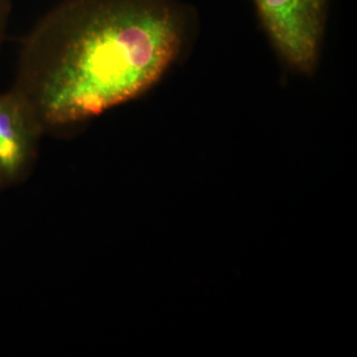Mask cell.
Masks as SVG:
<instances>
[{"label":"cell","instance_id":"1","mask_svg":"<svg viewBox=\"0 0 357 357\" xmlns=\"http://www.w3.org/2000/svg\"><path fill=\"white\" fill-rule=\"evenodd\" d=\"M189 23L178 0H64L26 37L11 91L43 132L81 126L158 83Z\"/></svg>","mask_w":357,"mask_h":357},{"label":"cell","instance_id":"2","mask_svg":"<svg viewBox=\"0 0 357 357\" xmlns=\"http://www.w3.org/2000/svg\"><path fill=\"white\" fill-rule=\"evenodd\" d=\"M265 31L289 66L312 74L318 63L330 0H253Z\"/></svg>","mask_w":357,"mask_h":357},{"label":"cell","instance_id":"3","mask_svg":"<svg viewBox=\"0 0 357 357\" xmlns=\"http://www.w3.org/2000/svg\"><path fill=\"white\" fill-rule=\"evenodd\" d=\"M43 133L20 96L13 91L0 93V187L26 177Z\"/></svg>","mask_w":357,"mask_h":357},{"label":"cell","instance_id":"4","mask_svg":"<svg viewBox=\"0 0 357 357\" xmlns=\"http://www.w3.org/2000/svg\"><path fill=\"white\" fill-rule=\"evenodd\" d=\"M11 11V0H0V49L6 36L7 24Z\"/></svg>","mask_w":357,"mask_h":357}]
</instances>
